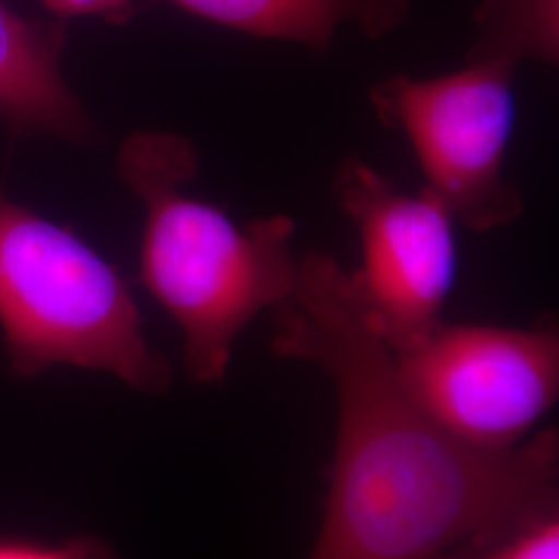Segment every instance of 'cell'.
<instances>
[{
  "mask_svg": "<svg viewBox=\"0 0 559 559\" xmlns=\"http://www.w3.org/2000/svg\"><path fill=\"white\" fill-rule=\"evenodd\" d=\"M272 313V350L320 367L336 392L332 480L309 559H436L558 506V431L500 454L443 433L408 399L336 258L300 255Z\"/></svg>",
  "mask_w": 559,
  "mask_h": 559,
  "instance_id": "1",
  "label": "cell"
},
{
  "mask_svg": "<svg viewBox=\"0 0 559 559\" xmlns=\"http://www.w3.org/2000/svg\"><path fill=\"white\" fill-rule=\"evenodd\" d=\"M200 170L193 141L140 129L117 154V175L141 201V282L177 321L193 383H218L242 330L297 282V222L286 214L239 224L185 187Z\"/></svg>",
  "mask_w": 559,
  "mask_h": 559,
  "instance_id": "2",
  "label": "cell"
},
{
  "mask_svg": "<svg viewBox=\"0 0 559 559\" xmlns=\"http://www.w3.org/2000/svg\"><path fill=\"white\" fill-rule=\"evenodd\" d=\"M0 330L11 369L34 378L55 365L110 373L162 394L173 371L143 336L119 270L73 230L0 193Z\"/></svg>",
  "mask_w": 559,
  "mask_h": 559,
  "instance_id": "3",
  "label": "cell"
},
{
  "mask_svg": "<svg viewBox=\"0 0 559 559\" xmlns=\"http://www.w3.org/2000/svg\"><path fill=\"white\" fill-rule=\"evenodd\" d=\"M514 73L508 62L466 59L452 73H396L369 90L378 119L411 143L427 187L477 233L514 224L524 212L503 173L519 115Z\"/></svg>",
  "mask_w": 559,
  "mask_h": 559,
  "instance_id": "4",
  "label": "cell"
},
{
  "mask_svg": "<svg viewBox=\"0 0 559 559\" xmlns=\"http://www.w3.org/2000/svg\"><path fill=\"white\" fill-rule=\"evenodd\" d=\"M394 359L402 388L420 413L477 452L519 448L558 400L559 334L551 323L441 321Z\"/></svg>",
  "mask_w": 559,
  "mask_h": 559,
  "instance_id": "5",
  "label": "cell"
},
{
  "mask_svg": "<svg viewBox=\"0 0 559 559\" xmlns=\"http://www.w3.org/2000/svg\"><path fill=\"white\" fill-rule=\"evenodd\" d=\"M334 198L360 237L350 272L360 307L392 353L427 338L441 321L456 280V218L440 195L400 189L359 156L340 162Z\"/></svg>",
  "mask_w": 559,
  "mask_h": 559,
  "instance_id": "6",
  "label": "cell"
},
{
  "mask_svg": "<svg viewBox=\"0 0 559 559\" xmlns=\"http://www.w3.org/2000/svg\"><path fill=\"white\" fill-rule=\"evenodd\" d=\"M64 44V21L23 17L0 0V120L15 138L94 140V122L60 69Z\"/></svg>",
  "mask_w": 559,
  "mask_h": 559,
  "instance_id": "7",
  "label": "cell"
},
{
  "mask_svg": "<svg viewBox=\"0 0 559 559\" xmlns=\"http://www.w3.org/2000/svg\"><path fill=\"white\" fill-rule=\"evenodd\" d=\"M182 11L260 40L325 55L342 25L380 40L408 20L413 0H168Z\"/></svg>",
  "mask_w": 559,
  "mask_h": 559,
  "instance_id": "8",
  "label": "cell"
},
{
  "mask_svg": "<svg viewBox=\"0 0 559 559\" xmlns=\"http://www.w3.org/2000/svg\"><path fill=\"white\" fill-rule=\"evenodd\" d=\"M473 23L475 41L466 59L558 64L559 0H483Z\"/></svg>",
  "mask_w": 559,
  "mask_h": 559,
  "instance_id": "9",
  "label": "cell"
},
{
  "mask_svg": "<svg viewBox=\"0 0 559 559\" xmlns=\"http://www.w3.org/2000/svg\"><path fill=\"white\" fill-rule=\"evenodd\" d=\"M436 559H559V510L549 506Z\"/></svg>",
  "mask_w": 559,
  "mask_h": 559,
  "instance_id": "10",
  "label": "cell"
},
{
  "mask_svg": "<svg viewBox=\"0 0 559 559\" xmlns=\"http://www.w3.org/2000/svg\"><path fill=\"white\" fill-rule=\"evenodd\" d=\"M55 20L96 17L110 25H124L140 11L143 0H41Z\"/></svg>",
  "mask_w": 559,
  "mask_h": 559,
  "instance_id": "11",
  "label": "cell"
},
{
  "mask_svg": "<svg viewBox=\"0 0 559 559\" xmlns=\"http://www.w3.org/2000/svg\"><path fill=\"white\" fill-rule=\"evenodd\" d=\"M0 559H115L112 554L98 543H78L67 549L40 554L25 549H0Z\"/></svg>",
  "mask_w": 559,
  "mask_h": 559,
  "instance_id": "12",
  "label": "cell"
}]
</instances>
